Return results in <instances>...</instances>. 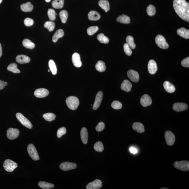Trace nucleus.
Wrapping results in <instances>:
<instances>
[{
	"label": "nucleus",
	"mask_w": 189,
	"mask_h": 189,
	"mask_svg": "<svg viewBox=\"0 0 189 189\" xmlns=\"http://www.w3.org/2000/svg\"><path fill=\"white\" fill-rule=\"evenodd\" d=\"M173 8L182 19L189 21V3L185 0H174Z\"/></svg>",
	"instance_id": "f257e3e1"
},
{
	"label": "nucleus",
	"mask_w": 189,
	"mask_h": 189,
	"mask_svg": "<svg viewBox=\"0 0 189 189\" xmlns=\"http://www.w3.org/2000/svg\"><path fill=\"white\" fill-rule=\"evenodd\" d=\"M79 100L76 96H69L66 100V103L68 107L71 110L76 109L79 105Z\"/></svg>",
	"instance_id": "f03ea898"
},
{
	"label": "nucleus",
	"mask_w": 189,
	"mask_h": 189,
	"mask_svg": "<svg viewBox=\"0 0 189 189\" xmlns=\"http://www.w3.org/2000/svg\"><path fill=\"white\" fill-rule=\"evenodd\" d=\"M174 168L183 171H188L189 170V161L183 160L175 161L174 164Z\"/></svg>",
	"instance_id": "7ed1b4c3"
},
{
	"label": "nucleus",
	"mask_w": 189,
	"mask_h": 189,
	"mask_svg": "<svg viewBox=\"0 0 189 189\" xmlns=\"http://www.w3.org/2000/svg\"><path fill=\"white\" fill-rule=\"evenodd\" d=\"M16 116L18 120L23 125L29 129H32L33 126L30 121L28 119L24 116L22 114L20 113H16Z\"/></svg>",
	"instance_id": "20e7f679"
},
{
	"label": "nucleus",
	"mask_w": 189,
	"mask_h": 189,
	"mask_svg": "<svg viewBox=\"0 0 189 189\" xmlns=\"http://www.w3.org/2000/svg\"><path fill=\"white\" fill-rule=\"evenodd\" d=\"M155 42L156 44L160 48L167 49L169 47L168 44L167 43L164 36L161 35H158L155 38Z\"/></svg>",
	"instance_id": "39448f33"
},
{
	"label": "nucleus",
	"mask_w": 189,
	"mask_h": 189,
	"mask_svg": "<svg viewBox=\"0 0 189 189\" xmlns=\"http://www.w3.org/2000/svg\"><path fill=\"white\" fill-rule=\"evenodd\" d=\"M3 167L6 171L9 172H12L16 168L18 165L14 161L10 159H6L4 162Z\"/></svg>",
	"instance_id": "423d86ee"
},
{
	"label": "nucleus",
	"mask_w": 189,
	"mask_h": 189,
	"mask_svg": "<svg viewBox=\"0 0 189 189\" xmlns=\"http://www.w3.org/2000/svg\"><path fill=\"white\" fill-rule=\"evenodd\" d=\"M27 151L29 155L34 160L36 161L40 159L37 150L34 144H30L27 146Z\"/></svg>",
	"instance_id": "0eeeda50"
},
{
	"label": "nucleus",
	"mask_w": 189,
	"mask_h": 189,
	"mask_svg": "<svg viewBox=\"0 0 189 189\" xmlns=\"http://www.w3.org/2000/svg\"><path fill=\"white\" fill-rule=\"evenodd\" d=\"M165 139L166 143L169 146H172L174 144L175 140V137L171 131H167L165 134Z\"/></svg>",
	"instance_id": "6e6552de"
},
{
	"label": "nucleus",
	"mask_w": 189,
	"mask_h": 189,
	"mask_svg": "<svg viewBox=\"0 0 189 189\" xmlns=\"http://www.w3.org/2000/svg\"><path fill=\"white\" fill-rule=\"evenodd\" d=\"M19 130L17 129L9 128L7 131V136L9 139L13 140L19 136Z\"/></svg>",
	"instance_id": "1a4fd4ad"
},
{
	"label": "nucleus",
	"mask_w": 189,
	"mask_h": 189,
	"mask_svg": "<svg viewBox=\"0 0 189 189\" xmlns=\"http://www.w3.org/2000/svg\"><path fill=\"white\" fill-rule=\"evenodd\" d=\"M77 165L75 163L69 162H64L60 164V168L61 169L64 171L75 169L76 168Z\"/></svg>",
	"instance_id": "9d476101"
},
{
	"label": "nucleus",
	"mask_w": 189,
	"mask_h": 189,
	"mask_svg": "<svg viewBox=\"0 0 189 189\" xmlns=\"http://www.w3.org/2000/svg\"><path fill=\"white\" fill-rule=\"evenodd\" d=\"M102 182L100 180L96 179L89 183L86 187L87 189H99L102 186Z\"/></svg>",
	"instance_id": "9b49d317"
},
{
	"label": "nucleus",
	"mask_w": 189,
	"mask_h": 189,
	"mask_svg": "<svg viewBox=\"0 0 189 189\" xmlns=\"http://www.w3.org/2000/svg\"><path fill=\"white\" fill-rule=\"evenodd\" d=\"M103 98V93L102 91H100L97 93L95 98L94 104L93 106V109L96 110L100 107Z\"/></svg>",
	"instance_id": "f8f14e48"
},
{
	"label": "nucleus",
	"mask_w": 189,
	"mask_h": 189,
	"mask_svg": "<svg viewBox=\"0 0 189 189\" xmlns=\"http://www.w3.org/2000/svg\"><path fill=\"white\" fill-rule=\"evenodd\" d=\"M127 75L128 78L132 81L137 82L139 80V76L137 71L133 70H130L128 71Z\"/></svg>",
	"instance_id": "ddd939ff"
},
{
	"label": "nucleus",
	"mask_w": 189,
	"mask_h": 189,
	"mask_svg": "<svg viewBox=\"0 0 189 189\" xmlns=\"http://www.w3.org/2000/svg\"><path fill=\"white\" fill-rule=\"evenodd\" d=\"M49 92L47 89L45 88H39L35 91L34 95L38 98H45L48 95Z\"/></svg>",
	"instance_id": "4468645a"
},
{
	"label": "nucleus",
	"mask_w": 189,
	"mask_h": 189,
	"mask_svg": "<svg viewBox=\"0 0 189 189\" xmlns=\"http://www.w3.org/2000/svg\"><path fill=\"white\" fill-rule=\"evenodd\" d=\"M140 102L141 105L144 107H146L151 105L152 103V100L149 95L145 94L141 98Z\"/></svg>",
	"instance_id": "2eb2a0df"
},
{
	"label": "nucleus",
	"mask_w": 189,
	"mask_h": 189,
	"mask_svg": "<svg viewBox=\"0 0 189 189\" xmlns=\"http://www.w3.org/2000/svg\"><path fill=\"white\" fill-rule=\"evenodd\" d=\"M148 72L151 74H155L158 69L156 62L153 60H150L148 65Z\"/></svg>",
	"instance_id": "dca6fc26"
},
{
	"label": "nucleus",
	"mask_w": 189,
	"mask_h": 189,
	"mask_svg": "<svg viewBox=\"0 0 189 189\" xmlns=\"http://www.w3.org/2000/svg\"><path fill=\"white\" fill-rule=\"evenodd\" d=\"M188 106L187 104L182 103H174L173 106V109L177 112H181L186 111L188 109Z\"/></svg>",
	"instance_id": "f3484780"
},
{
	"label": "nucleus",
	"mask_w": 189,
	"mask_h": 189,
	"mask_svg": "<svg viewBox=\"0 0 189 189\" xmlns=\"http://www.w3.org/2000/svg\"><path fill=\"white\" fill-rule=\"evenodd\" d=\"M72 60L73 65L75 67H80L81 66L82 63L81 60L80 56L78 53H75L73 54Z\"/></svg>",
	"instance_id": "a211bd4d"
},
{
	"label": "nucleus",
	"mask_w": 189,
	"mask_h": 189,
	"mask_svg": "<svg viewBox=\"0 0 189 189\" xmlns=\"http://www.w3.org/2000/svg\"><path fill=\"white\" fill-rule=\"evenodd\" d=\"M30 60V57L24 55H18L16 58V61L20 64L28 63Z\"/></svg>",
	"instance_id": "6ab92c4d"
},
{
	"label": "nucleus",
	"mask_w": 189,
	"mask_h": 189,
	"mask_svg": "<svg viewBox=\"0 0 189 189\" xmlns=\"http://www.w3.org/2000/svg\"><path fill=\"white\" fill-rule=\"evenodd\" d=\"M132 88V84L131 82L129 80H125L121 84V88L122 90L128 92L131 91Z\"/></svg>",
	"instance_id": "aec40b11"
},
{
	"label": "nucleus",
	"mask_w": 189,
	"mask_h": 189,
	"mask_svg": "<svg viewBox=\"0 0 189 189\" xmlns=\"http://www.w3.org/2000/svg\"><path fill=\"white\" fill-rule=\"evenodd\" d=\"M88 17L90 21H96L100 19L101 16L96 11H91L88 14Z\"/></svg>",
	"instance_id": "412c9836"
},
{
	"label": "nucleus",
	"mask_w": 189,
	"mask_h": 189,
	"mask_svg": "<svg viewBox=\"0 0 189 189\" xmlns=\"http://www.w3.org/2000/svg\"><path fill=\"white\" fill-rule=\"evenodd\" d=\"M81 140L84 144H87L88 141V132L86 128H82L80 133Z\"/></svg>",
	"instance_id": "4be33fe9"
},
{
	"label": "nucleus",
	"mask_w": 189,
	"mask_h": 189,
	"mask_svg": "<svg viewBox=\"0 0 189 189\" xmlns=\"http://www.w3.org/2000/svg\"><path fill=\"white\" fill-rule=\"evenodd\" d=\"M177 33L178 35L186 39L189 38V30L183 27L178 29Z\"/></svg>",
	"instance_id": "5701e85b"
},
{
	"label": "nucleus",
	"mask_w": 189,
	"mask_h": 189,
	"mask_svg": "<svg viewBox=\"0 0 189 189\" xmlns=\"http://www.w3.org/2000/svg\"><path fill=\"white\" fill-rule=\"evenodd\" d=\"M163 86L165 89L169 93H173L175 91V86L169 82L165 81Z\"/></svg>",
	"instance_id": "b1692460"
},
{
	"label": "nucleus",
	"mask_w": 189,
	"mask_h": 189,
	"mask_svg": "<svg viewBox=\"0 0 189 189\" xmlns=\"http://www.w3.org/2000/svg\"><path fill=\"white\" fill-rule=\"evenodd\" d=\"M133 128L134 130H136L138 133H142L145 131L144 126L141 123L136 122L134 123Z\"/></svg>",
	"instance_id": "393cba45"
},
{
	"label": "nucleus",
	"mask_w": 189,
	"mask_h": 189,
	"mask_svg": "<svg viewBox=\"0 0 189 189\" xmlns=\"http://www.w3.org/2000/svg\"><path fill=\"white\" fill-rule=\"evenodd\" d=\"M98 5L106 12L110 10L109 3L107 0H100L99 1Z\"/></svg>",
	"instance_id": "a878e982"
},
{
	"label": "nucleus",
	"mask_w": 189,
	"mask_h": 189,
	"mask_svg": "<svg viewBox=\"0 0 189 189\" xmlns=\"http://www.w3.org/2000/svg\"><path fill=\"white\" fill-rule=\"evenodd\" d=\"M116 21L118 22L121 23L128 24L130 22V18L129 16L125 14H122V15L119 16L117 17Z\"/></svg>",
	"instance_id": "bb28decb"
},
{
	"label": "nucleus",
	"mask_w": 189,
	"mask_h": 189,
	"mask_svg": "<svg viewBox=\"0 0 189 189\" xmlns=\"http://www.w3.org/2000/svg\"><path fill=\"white\" fill-rule=\"evenodd\" d=\"M21 8L23 12H30L33 10L34 6L30 2H27L21 5Z\"/></svg>",
	"instance_id": "cd10ccee"
},
{
	"label": "nucleus",
	"mask_w": 189,
	"mask_h": 189,
	"mask_svg": "<svg viewBox=\"0 0 189 189\" xmlns=\"http://www.w3.org/2000/svg\"><path fill=\"white\" fill-rule=\"evenodd\" d=\"M64 35V32L62 29H59L57 31L53 36L52 41L54 43L57 41L58 39L63 37Z\"/></svg>",
	"instance_id": "c85d7f7f"
},
{
	"label": "nucleus",
	"mask_w": 189,
	"mask_h": 189,
	"mask_svg": "<svg viewBox=\"0 0 189 189\" xmlns=\"http://www.w3.org/2000/svg\"><path fill=\"white\" fill-rule=\"evenodd\" d=\"M95 68L97 71L100 72H104L105 71L106 69L105 63L102 61H99L97 62L95 65Z\"/></svg>",
	"instance_id": "c756f323"
},
{
	"label": "nucleus",
	"mask_w": 189,
	"mask_h": 189,
	"mask_svg": "<svg viewBox=\"0 0 189 189\" xmlns=\"http://www.w3.org/2000/svg\"><path fill=\"white\" fill-rule=\"evenodd\" d=\"M40 188L44 189H50L54 188V185L53 183L46 182L45 181H40L38 183Z\"/></svg>",
	"instance_id": "7c9ffc66"
},
{
	"label": "nucleus",
	"mask_w": 189,
	"mask_h": 189,
	"mask_svg": "<svg viewBox=\"0 0 189 189\" xmlns=\"http://www.w3.org/2000/svg\"><path fill=\"white\" fill-rule=\"evenodd\" d=\"M64 3V0H54L52 2V5L55 9H60L63 8Z\"/></svg>",
	"instance_id": "2f4dec72"
},
{
	"label": "nucleus",
	"mask_w": 189,
	"mask_h": 189,
	"mask_svg": "<svg viewBox=\"0 0 189 189\" xmlns=\"http://www.w3.org/2000/svg\"><path fill=\"white\" fill-rule=\"evenodd\" d=\"M23 45L26 48L30 49H34L35 46V45L34 43L27 39L23 40Z\"/></svg>",
	"instance_id": "473e14b6"
},
{
	"label": "nucleus",
	"mask_w": 189,
	"mask_h": 189,
	"mask_svg": "<svg viewBox=\"0 0 189 189\" xmlns=\"http://www.w3.org/2000/svg\"><path fill=\"white\" fill-rule=\"evenodd\" d=\"M17 66L15 63H13L8 66L7 69L9 71L14 73H19L21 72L17 68Z\"/></svg>",
	"instance_id": "72a5a7b5"
},
{
	"label": "nucleus",
	"mask_w": 189,
	"mask_h": 189,
	"mask_svg": "<svg viewBox=\"0 0 189 189\" xmlns=\"http://www.w3.org/2000/svg\"><path fill=\"white\" fill-rule=\"evenodd\" d=\"M48 64L49 68H50L53 74L54 75L56 74L57 73V70L56 66L54 61L52 60H49Z\"/></svg>",
	"instance_id": "f704fd0d"
},
{
	"label": "nucleus",
	"mask_w": 189,
	"mask_h": 189,
	"mask_svg": "<svg viewBox=\"0 0 189 189\" xmlns=\"http://www.w3.org/2000/svg\"><path fill=\"white\" fill-rule=\"evenodd\" d=\"M97 38L98 41L102 43L107 44L109 43V38L104 36L103 34H99L97 36Z\"/></svg>",
	"instance_id": "c9c22d12"
},
{
	"label": "nucleus",
	"mask_w": 189,
	"mask_h": 189,
	"mask_svg": "<svg viewBox=\"0 0 189 189\" xmlns=\"http://www.w3.org/2000/svg\"><path fill=\"white\" fill-rule=\"evenodd\" d=\"M59 16L61 20L63 23L66 22L68 17V13L66 10H62L60 12Z\"/></svg>",
	"instance_id": "e433bc0d"
},
{
	"label": "nucleus",
	"mask_w": 189,
	"mask_h": 189,
	"mask_svg": "<svg viewBox=\"0 0 189 189\" xmlns=\"http://www.w3.org/2000/svg\"><path fill=\"white\" fill-rule=\"evenodd\" d=\"M126 44L129 46L131 48L134 49L136 47V45L134 41V39L133 36H129L126 38Z\"/></svg>",
	"instance_id": "4c0bfd02"
},
{
	"label": "nucleus",
	"mask_w": 189,
	"mask_h": 189,
	"mask_svg": "<svg viewBox=\"0 0 189 189\" xmlns=\"http://www.w3.org/2000/svg\"><path fill=\"white\" fill-rule=\"evenodd\" d=\"M43 117L46 121L49 122L54 120L56 118V115L54 113H51L44 114L43 115Z\"/></svg>",
	"instance_id": "58836bf2"
},
{
	"label": "nucleus",
	"mask_w": 189,
	"mask_h": 189,
	"mask_svg": "<svg viewBox=\"0 0 189 189\" xmlns=\"http://www.w3.org/2000/svg\"><path fill=\"white\" fill-rule=\"evenodd\" d=\"M44 26L47 29L49 32H52L55 29V24L52 21H47L44 24Z\"/></svg>",
	"instance_id": "ea45409f"
},
{
	"label": "nucleus",
	"mask_w": 189,
	"mask_h": 189,
	"mask_svg": "<svg viewBox=\"0 0 189 189\" xmlns=\"http://www.w3.org/2000/svg\"><path fill=\"white\" fill-rule=\"evenodd\" d=\"M94 149L97 152H102L103 151L104 148L103 144L101 142L98 141L94 145Z\"/></svg>",
	"instance_id": "a19ab883"
},
{
	"label": "nucleus",
	"mask_w": 189,
	"mask_h": 189,
	"mask_svg": "<svg viewBox=\"0 0 189 189\" xmlns=\"http://www.w3.org/2000/svg\"><path fill=\"white\" fill-rule=\"evenodd\" d=\"M146 11L148 15L150 16L155 15L156 13L155 7L152 5H150L148 7Z\"/></svg>",
	"instance_id": "79ce46f5"
},
{
	"label": "nucleus",
	"mask_w": 189,
	"mask_h": 189,
	"mask_svg": "<svg viewBox=\"0 0 189 189\" xmlns=\"http://www.w3.org/2000/svg\"><path fill=\"white\" fill-rule=\"evenodd\" d=\"M48 16L51 21H54L56 19V14L54 10L52 9H49L48 10Z\"/></svg>",
	"instance_id": "37998d69"
},
{
	"label": "nucleus",
	"mask_w": 189,
	"mask_h": 189,
	"mask_svg": "<svg viewBox=\"0 0 189 189\" xmlns=\"http://www.w3.org/2000/svg\"><path fill=\"white\" fill-rule=\"evenodd\" d=\"M98 29L99 28L98 26H91L87 29V34L89 36H92L98 30Z\"/></svg>",
	"instance_id": "c03bdc74"
},
{
	"label": "nucleus",
	"mask_w": 189,
	"mask_h": 189,
	"mask_svg": "<svg viewBox=\"0 0 189 189\" xmlns=\"http://www.w3.org/2000/svg\"><path fill=\"white\" fill-rule=\"evenodd\" d=\"M111 106L114 109H120L122 107V104L118 101H115L112 103Z\"/></svg>",
	"instance_id": "a18cd8bd"
},
{
	"label": "nucleus",
	"mask_w": 189,
	"mask_h": 189,
	"mask_svg": "<svg viewBox=\"0 0 189 189\" xmlns=\"http://www.w3.org/2000/svg\"><path fill=\"white\" fill-rule=\"evenodd\" d=\"M66 132V129L65 127H62L60 128L58 130L57 133V136L58 138H60L62 136L65 135Z\"/></svg>",
	"instance_id": "49530a36"
},
{
	"label": "nucleus",
	"mask_w": 189,
	"mask_h": 189,
	"mask_svg": "<svg viewBox=\"0 0 189 189\" xmlns=\"http://www.w3.org/2000/svg\"><path fill=\"white\" fill-rule=\"evenodd\" d=\"M124 50L125 53L127 56H131L132 54V51L131 48L126 43L124 45Z\"/></svg>",
	"instance_id": "de8ad7c7"
},
{
	"label": "nucleus",
	"mask_w": 189,
	"mask_h": 189,
	"mask_svg": "<svg viewBox=\"0 0 189 189\" xmlns=\"http://www.w3.org/2000/svg\"><path fill=\"white\" fill-rule=\"evenodd\" d=\"M25 25L27 26H31L34 23V20L30 18H26L24 21Z\"/></svg>",
	"instance_id": "09e8293b"
},
{
	"label": "nucleus",
	"mask_w": 189,
	"mask_h": 189,
	"mask_svg": "<svg viewBox=\"0 0 189 189\" xmlns=\"http://www.w3.org/2000/svg\"><path fill=\"white\" fill-rule=\"evenodd\" d=\"M105 124L102 122H100L96 126V130L97 131L101 132L105 128Z\"/></svg>",
	"instance_id": "8fccbe9b"
},
{
	"label": "nucleus",
	"mask_w": 189,
	"mask_h": 189,
	"mask_svg": "<svg viewBox=\"0 0 189 189\" xmlns=\"http://www.w3.org/2000/svg\"><path fill=\"white\" fill-rule=\"evenodd\" d=\"M181 64L183 66L188 68L189 67V57L186 58H185V59L183 60L181 62Z\"/></svg>",
	"instance_id": "3c124183"
},
{
	"label": "nucleus",
	"mask_w": 189,
	"mask_h": 189,
	"mask_svg": "<svg viewBox=\"0 0 189 189\" xmlns=\"http://www.w3.org/2000/svg\"><path fill=\"white\" fill-rule=\"evenodd\" d=\"M7 85L8 83L7 82L0 80V90L4 88Z\"/></svg>",
	"instance_id": "603ef678"
},
{
	"label": "nucleus",
	"mask_w": 189,
	"mask_h": 189,
	"mask_svg": "<svg viewBox=\"0 0 189 189\" xmlns=\"http://www.w3.org/2000/svg\"><path fill=\"white\" fill-rule=\"evenodd\" d=\"M130 151L131 153L133 154H136L137 153L138 150L135 148L131 147L130 148Z\"/></svg>",
	"instance_id": "864d4df0"
},
{
	"label": "nucleus",
	"mask_w": 189,
	"mask_h": 189,
	"mask_svg": "<svg viewBox=\"0 0 189 189\" xmlns=\"http://www.w3.org/2000/svg\"><path fill=\"white\" fill-rule=\"evenodd\" d=\"M2 54V47L1 44L0 43V58Z\"/></svg>",
	"instance_id": "5fc2aeb1"
},
{
	"label": "nucleus",
	"mask_w": 189,
	"mask_h": 189,
	"mask_svg": "<svg viewBox=\"0 0 189 189\" xmlns=\"http://www.w3.org/2000/svg\"><path fill=\"white\" fill-rule=\"evenodd\" d=\"M45 1L46 2L48 3L49 2H50L51 0H45Z\"/></svg>",
	"instance_id": "6e6d98bb"
},
{
	"label": "nucleus",
	"mask_w": 189,
	"mask_h": 189,
	"mask_svg": "<svg viewBox=\"0 0 189 189\" xmlns=\"http://www.w3.org/2000/svg\"><path fill=\"white\" fill-rule=\"evenodd\" d=\"M160 189H169V188H161Z\"/></svg>",
	"instance_id": "4d7b16f0"
},
{
	"label": "nucleus",
	"mask_w": 189,
	"mask_h": 189,
	"mask_svg": "<svg viewBox=\"0 0 189 189\" xmlns=\"http://www.w3.org/2000/svg\"><path fill=\"white\" fill-rule=\"evenodd\" d=\"M3 0H0V4H1V2Z\"/></svg>",
	"instance_id": "13d9d810"
},
{
	"label": "nucleus",
	"mask_w": 189,
	"mask_h": 189,
	"mask_svg": "<svg viewBox=\"0 0 189 189\" xmlns=\"http://www.w3.org/2000/svg\"><path fill=\"white\" fill-rule=\"evenodd\" d=\"M48 72H49V70H48Z\"/></svg>",
	"instance_id": "bf43d9fd"
}]
</instances>
